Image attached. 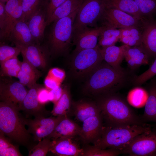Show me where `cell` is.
<instances>
[{"instance_id":"obj_1","label":"cell","mask_w":156,"mask_h":156,"mask_svg":"<svg viewBox=\"0 0 156 156\" xmlns=\"http://www.w3.org/2000/svg\"><path fill=\"white\" fill-rule=\"evenodd\" d=\"M127 77L122 67L115 68L103 61L87 77L83 92L97 97L114 93L125 83Z\"/></svg>"},{"instance_id":"obj_2","label":"cell","mask_w":156,"mask_h":156,"mask_svg":"<svg viewBox=\"0 0 156 156\" xmlns=\"http://www.w3.org/2000/svg\"><path fill=\"white\" fill-rule=\"evenodd\" d=\"M103 119L107 125L111 126L148 125L144 122L127 101L114 93L97 97L96 102Z\"/></svg>"},{"instance_id":"obj_3","label":"cell","mask_w":156,"mask_h":156,"mask_svg":"<svg viewBox=\"0 0 156 156\" xmlns=\"http://www.w3.org/2000/svg\"><path fill=\"white\" fill-rule=\"evenodd\" d=\"M19 111L2 101L0 102V131L16 143L29 150L35 145L33 136L25 127V118Z\"/></svg>"},{"instance_id":"obj_4","label":"cell","mask_w":156,"mask_h":156,"mask_svg":"<svg viewBox=\"0 0 156 156\" xmlns=\"http://www.w3.org/2000/svg\"><path fill=\"white\" fill-rule=\"evenodd\" d=\"M153 126L149 124L145 126L103 125L99 136L93 143L98 148L116 149L121 153L122 151L135 136Z\"/></svg>"},{"instance_id":"obj_5","label":"cell","mask_w":156,"mask_h":156,"mask_svg":"<svg viewBox=\"0 0 156 156\" xmlns=\"http://www.w3.org/2000/svg\"><path fill=\"white\" fill-rule=\"evenodd\" d=\"M80 6L69 15L52 23L46 44L51 55H62L68 52L73 40V24Z\"/></svg>"},{"instance_id":"obj_6","label":"cell","mask_w":156,"mask_h":156,"mask_svg":"<svg viewBox=\"0 0 156 156\" xmlns=\"http://www.w3.org/2000/svg\"><path fill=\"white\" fill-rule=\"evenodd\" d=\"M103 60L98 45L93 49L74 51L70 64L71 72L77 78L87 77Z\"/></svg>"},{"instance_id":"obj_7","label":"cell","mask_w":156,"mask_h":156,"mask_svg":"<svg viewBox=\"0 0 156 156\" xmlns=\"http://www.w3.org/2000/svg\"><path fill=\"white\" fill-rule=\"evenodd\" d=\"M107 0H83L75 17L73 32L81 28L94 26L101 17Z\"/></svg>"},{"instance_id":"obj_8","label":"cell","mask_w":156,"mask_h":156,"mask_svg":"<svg viewBox=\"0 0 156 156\" xmlns=\"http://www.w3.org/2000/svg\"><path fill=\"white\" fill-rule=\"evenodd\" d=\"M121 153L133 156H156V128L153 126L135 136Z\"/></svg>"},{"instance_id":"obj_9","label":"cell","mask_w":156,"mask_h":156,"mask_svg":"<svg viewBox=\"0 0 156 156\" xmlns=\"http://www.w3.org/2000/svg\"><path fill=\"white\" fill-rule=\"evenodd\" d=\"M3 77L0 82L1 101L13 106L19 111L28 90L19 81Z\"/></svg>"},{"instance_id":"obj_10","label":"cell","mask_w":156,"mask_h":156,"mask_svg":"<svg viewBox=\"0 0 156 156\" xmlns=\"http://www.w3.org/2000/svg\"><path fill=\"white\" fill-rule=\"evenodd\" d=\"M64 116L35 117L34 119L25 118L24 121L35 141L39 142L52 133Z\"/></svg>"},{"instance_id":"obj_11","label":"cell","mask_w":156,"mask_h":156,"mask_svg":"<svg viewBox=\"0 0 156 156\" xmlns=\"http://www.w3.org/2000/svg\"><path fill=\"white\" fill-rule=\"evenodd\" d=\"M21 50L23 58L38 69L45 70L51 55L47 45L33 43L15 45Z\"/></svg>"},{"instance_id":"obj_12","label":"cell","mask_w":156,"mask_h":156,"mask_svg":"<svg viewBox=\"0 0 156 156\" xmlns=\"http://www.w3.org/2000/svg\"><path fill=\"white\" fill-rule=\"evenodd\" d=\"M101 17L108 27L123 29L139 27L140 21L134 16L118 9L106 7Z\"/></svg>"},{"instance_id":"obj_13","label":"cell","mask_w":156,"mask_h":156,"mask_svg":"<svg viewBox=\"0 0 156 156\" xmlns=\"http://www.w3.org/2000/svg\"><path fill=\"white\" fill-rule=\"evenodd\" d=\"M106 27L104 25L92 28L86 27L74 32L73 41L75 46L74 51L96 47L100 35Z\"/></svg>"},{"instance_id":"obj_14","label":"cell","mask_w":156,"mask_h":156,"mask_svg":"<svg viewBox=\"0 0 156 156\" xmlns=\"http://www.w3.org/2000/svg\"><path fill=\"white\" fill-rule=\"evenodd\" d=\"M40 86L36 84L28 90L19 108L25 114L26 117H47L51 112L47 110L45 105L40 104L37 97V92Z\"/></svg>"},{"instance_id":"obj_15","label":"cell","mask_w":156,"mask_h":156,"mask_svg":"<svg viewBox=\"0 0 156 156\" xmlns=\"http://www.w3.org/2000/svg\"><path fill=\"white\" fill-rule=\"evenodd\" d=\"M6 16L4 25L0 30L1 40H8L16 23L22 20L23 11L21 0H9L5 4Z\"/></svg>"},{"instance_id":"obj_16","label":"cell","mask_w":156,"mask_h":156,"mask_svg":"<svg viewBox=\"0 0 156 156\" xmlns=\"http://www.w3.org/2000/svg\"><path fill=\"white\" fill-rule=\"evenodd\" d=\"M73 138L60 137L52 140L49 152L60 156H83V150Z\"/></svg>"},{"instance_id":"obj_17","label":"cell","mask_w":156,"mask_h":156,"mask_svg":"<svg viewBox=\"0 0 156 156\" xmlns=\"http://www.w3.org/2000/svg\"><path fill=\"white\" fill-rule=\"evenodd\" d=\"M101 113L84 120L79 136L82 141L86 144L93 142L99 136L103 126Z\"/></svg>"},{"instance_id":"obj_18","label":"cell","mask_w":156,"mask_h":156,"mask_svg":"<svg viewBox=\"0 0 156 156\" xmlns=\"http://www.w3.org/2000/svg\"><path fill=\"white\" fill-rule=\"evenodd\" d=\"M27 23L35 43L40 44L47 26L46 12L43 6L33 14Z\"/></svg>"},{"instance_id":"obj_19","label":"cell","mask_w":156,"mask_h":156,"mask_svg":"<svg viewBox=\"0 0 156 156\" xmlns=\"http://www.w3.org/2000/svg\"><path fill=\"white\" fill-rule=\"evenodd\" d=\"M142 46L150 57L156 56V21H142Z\"/></svg>"},{"instance_id":"obj_20","label":"cell","mask_w":156,"mask_h":156,"mask_svg":"<svg viewBox=\"0 0 156 156\" xmlns=\"http://www.w3.org/2000/svg\"><path fill=\"white\" fill-rule=\"evenodd\" d=\"M81 127L68 118L64 116L52 133L46 138L53 140L60 137L73 138L79 135Z\"/></svg>"},{"instance_id":"obj_21","label":"cell","mask_w":156,"mask_h":156,"mask_svg":"<svg viewBox=\"0 0 156 156\" xmlns=\"http://www.w3.org/2000/svg\"><path fill=\"white\" fill-rule=\"evenodd\" d=\"M72 112L76 119L82 122L90 117L101 114L96 102L84 100L72 102Z\"/></svg>"},{"instance_id":"obj_22","label":"cell","mask_w":156,"mask_h":156,"mask_svg":"<svg viewBox=\"0 0 156 156\" xmlns=\"http://www.w3.org/2000/svg\"><path fill=\"white\" fill-rule=\"evenodd\" d=\"M150 57L142 45L128 46L125 56V58L129 67L133 70L142 65L148 64Z\"/></svg>"},{"instance_id":"obj_23","label":"cell","mask_w":156,"mask_h":156,"mask_svg":"<svg viewBox=\"0 0 156 156\" xmlns=\"http://www.w3.org/2000/svg\"><path fill=\"white\" fill-rule=\"evenodd\" d=\"M128 46L125 44L119 47L113 45L101 48L103 60L114 68H121L120 64L125 58V51Z\"/></svg>"},{"instance_id":"obj_24","label":"cell","mask_w":156,"mask_h":156,"mask_svg":"<svg viewBox=\"0 0 156 156\" xmlns=\"http://www.w3.org/2000/svg\"><path fill=\"white\" fill-rule=\"evenodd\" d=\"M8 40L15 45L35 43L27 23L22 20L18 21L14 26Z\"/></svg>"},{"instance_id":"obj_25","label":"cell","mask_w":156,"mask_h":156,"mask_svg":"<svg viewBox=\"0 0 156 156\" xmlns=\"http://www.w3.org/2000/svg\"><path fill=\"white\" fill-rule=\"evenodd\" d=\"M41 76V73L38 69L23 58L17 77L21 83L29 89L36 83Z\"/></svg>"},{"instance_id":"obj_26","label":"cell","mask_w":156,"mask_h":156,"mask_svg":"<svg viewBox=\"0 0 156 156\" xmlns=\"http://www.w3.org/2000/svg\"><path fill=\"white\" fill-rule=\"evenodd\" d=\"M72 102L70 87L68 85H65L63 88L61 97L54 104L53 109L51 112V114L54 116H68L72 112Z\"/></svg>"},{"instance_id":"obj_27","label":"cell","mask_w":156,"mask_h":156,"mask_svg":"<svg viewBox=\"0 0 156 156\" xmlns=\"http://www.w3.org/2000/svg\"><path fill=\"white\" fill-rule=\"evenodd\" d=\"M116 8L131 15L141 21L144 18L133 0H107L106 7Z\"/></svg>"},{"instance_id":"obj_28","label":"cell","mask_w":156,"mask_h":156,"mask_svg":"<svg viewBox=\"0 0 156 156\" xmlns=\"http://www.w3.org/2000/svg\"><path fill=\"white\" fill-rule=\"evenodd\" d=\"M148 93L144 112L141 118L145 123L149 122H156V82L151 86Z\"/></svg>"},{"instance_id":"obj_29","label":"cell","mask_w":156,"mask_h":156,"mask_svg":"<svg viewBox=\"0 0 156 156\" xmlns=\"http://www.w3.org/2000/svg\"><path fill=\"white\" fill-rule=\"evenodd\" d=\"M83 0H66L56 8L47 23L48 25L54 21L66 17L81 5Z\"/></svg>"},{"instance_id":"obj_30","label":"cell","mask_w":156,"mask_h":156,"mask_svg":"<svg viewBox=\"0 0 156 156\" xmlns=\"http://www.w3.org/2000/svg\"><path fill=\"white\" fill-rule=\"evenodd\" d=\"M121 30V36L119 40L124 44L130 47L142 45V29L141 30L139 27H134Z\"/></svg>"},{"instance_id":"obj_31","label":"cell","mask_w":156,"mask_h":156,"mask_svg":"<svg viewBox=\"0 0 156 156\" xmlns=\"http://www.w3.org/2000/svg\"><path fill=\"white\" fill-rule=\"evenodd\" d=\"M121 34V29L107 26L99 37L98 44L102 48L115 45L119 40Z\"/></svg>"},{"instance_id":"obj_32","label":"cell","mask_w":156,"mask_h":156,"mask_svg":"<svg viewBox=\"0 0 156 156\" xmlns=\"http://www.w3.org/2000/svg\"><path fill=\"white\" fill-rule=\"evenodd\" d=\"M148 96V92L142 88L136 87L129 92L127 100L132 105L139 107L145 105Z\"/></svg>"},{"instance_id":"obj_33","label":"cell","mask_w":156,"mask_h":156,"mask_svg":"<svg viewBox=\"0 0 156 156\" xmlns=\"http://www.w3.org/2000/svg\"><path fill=\"white\" fill-rule=\"evenodd\" d=\"M44 0H21L22 20L27 22L30 17L43 6Z\"/></svg>"},{"instance_id":"obj_34","label":"cell","mask_w":156,"mask_h":156,"mask_svg":"<svg viewBox=\"0 0 156 156\" xmlns=\"http://www.w3.org/2000/svg\"><path fill=\"white\" fill-rule=\"evenodd\" d=\"M5 135L4 134L0 131V156H22L18 148L11 143Z\"/></svg>"},{"instance_id":"obj_35","label":"cell","mask_w":156,"mask_h":156,"mask_svg":"<svg viewBox=\"0 0 156 156\" xmlns=\"http://www.w3.org/2000/svg\"><path fill=\"white\" fill-rule=\"evenodd\" d=\"M83 148L82 156H115L121 153V152L118 150L111 148L102 149L94 145H87Z\"/></svg>"},{"instance_id":"obj_36","label":"cell","mask_w":156,"mask_h":156,"mask_svg":"<svg viewBox=\"0 0 156 156\" xmlns=\"http://www.w3.org/2000/svg\"><path fill=\"white\" fill-rule=\"evenodd\" d=\"M51 140L45 138L42 141L34 146L29 151V156H45L49 152L50 147Z\"/></svg>"},{"instance_id":"obj_37","label":"cell","mask_w":156,"mask_h":156,"mask_svg":"<svg viewBox=\"0 0 156 156\" xmlns=\"http://www.w3.org/2000/svg\"><path fill=\"white\" fill-rule=\"evenodd\" d=\"M133 0L136 3L143 17L156 12V0Z\"/></svg>"},{"instance_id":"obj_38","label":"cell","mask_w":156,"mask_h":156,"mask_svg":"<svg viewBox=\"0 0 156 156\" xmlns=\"http://www.w3.org/2000/svg\"><path fill=\"white\" fill-rule=\"evenodd\" d=\"M21 53V49L15 46L12 47L1 43L0 46V63L9 59L17 57Z\"/></svg>"},{"instance_id":"obj_39","label":"cell","mask_w":156,"mask_h":156,"mask_svg":"<svg viewBox=\"0 0 156 156\" xmlns=\"http://www.w3.org/2000/svg\"><path fill=\"white\" fill-rule=\"evenodd\" d=\"M156 75V58L148 69L134 79V83L136 85H141Z\"/></svg>"},{"instance_id":"obj_40","label":"cell","mask_w":156,"mask_h":156,"mask_svg":"<svg viewBox=\"0 0 156 156\" xmlns=\"http://www.w3.org/2000/svg\"><path fill=\"white\" fill-rule=\"evenodd\" d=\"M66 0H44L43 7L46 13V23L53 12Z\"/></svg>"},{"instance_id":"obj_41","label":"cell","mask_w":156,"mask_h":156,"mask_svg":"<svg viewBox=\"0 0 156 156\" xmlns=\"http://www.w3.org/2000/svg\"><path fill=\"white\" fill-rule=\"evenodd\" d=\"M47 75L61 83L64 80L66 77L65 71L63 69L56 67L52 68L50 69Z\"/></svg>"},{"instance_id":"obj_42","label":"cell","mask_w":156,"mask_h":156,"mask_svg":"<svg viewBox=\"0 0 156 156\" xmlns=\"http://www.w3.org/2000/svg\"><path fill=\"white\" fill-rule=\"evenodd\" d=\"M49 90L46 88L40 86L37 92V97L39 102L41 104H45L49 102Z\"/></svg>"},{"instance_id":"obj_43","label":"cell","mask_w":156,"mask_h":156,"mask_svg":"<svg viewBox=\"0 0 156 156\" xmlns=\"http://www.w3.org/2000/svg\"><path fill=\"white\" fill-rule=\"evenodd\" d=\"M21 62L17 58V57L9 59L0 63V71L12 68Z\"/></svg>"},{"instance_id":"obj_44","label":"cell","mask_w":156,"mask_h":156,"mask_svg":"<svg viewBox=\"0 0 156 156\" xmlns=\"http://www.w3.org/2000/svg\"><path fill=\"white\" fill-rule=\"evenodd\" d=\"M63 92V88L61 86L49 91V100L53 104L56 103L61 97Z\"/></svg>"},{"instance_id":"obj_45","label":"cell","mask_w":156,"mask_h":156,"mask_svg":"<svg viewBox=\"0 0 156 156\" xmlns=\"http://www.w3.org/2000/svg\"><path fill=\"white\" fill-rule=\"evenodd\" d=\"M6 16L5 4L0 1V30L3 27Z\"/></svg>"},{"instance_id":"obj_46","label":"cell","mask_w":156,"mask_h":156,"mask_svg":"<svg viewBox=\"0 0 156 156\" xmlns=\"http://www.w3.org/2000/svg\"><path fill=\"white\" fill-rule=\"evenodd\" d=\"M8 1V0H0V1L5 3H6Z\"/></svg>"},{"instance_id":"obj_47","label":"cell","mask_w":156,"mask_h":156,"mask_svg":"<svg viewBox=\"0 0 156 156\" xmlns=\"http://www.w3.org/2000/svg\"></svg>"}]
</instances>
